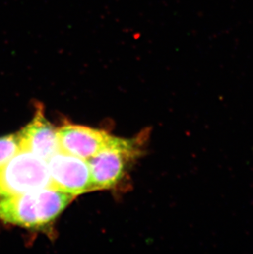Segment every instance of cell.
Here are the masks:
<instances>
[{
    "label": "cell",
    "instance_id": "obj_7",
    "mask_svg": "<svg viewBox=\"0 0 253 254\" xmlns=\"http://www.w3.org/2000/svg\"><path fill=\"white\" fill-rule=\"evenodd\" d=\"M21 150L22 148L17 133L0 137V167L7 163Z\"/></svg>",
    "mask_w": 253,
    "mask_h": 254
},
{
    "label": "cell",
    "instance_id": "obj_1",
    "mask_svg": "<svg viewBox=\"0 0 253 254\" xmlns=\"http://www.w3.org/2000/svg\"><path fill=\"white\" fill-rule=\"evenodd\" d=\"M76 196L52 187L0 199V221L40 229L55 221Z\"/></svg>",
    "mask_w": 253,
    "mask_h": 254
},
{
    "label": "cell",
    "instance_id": "obj_3",
    "mask_svg": "<svg viewBox=\"0 0 253 254\" xmlns=\"http://www.w3.org/2000/svg\"><path fill=\"white\" fill-rule=\"evenodd\" d=\"M137 140L113 137L107 146L87 160L91 169L94 190H109L125 176L127 164L138 156Z\"/></svg>",
    "mask_w": 253,
    "mask_h": 254
},
{
    "label": "cell",
    "instance_id": "obj_5",
    "mask_svg": "<svg viewBox=\"0 0 253 254\" xmlns=\"http://www.w3.org/2000/svg\"><path fill=\"white\" fill-rule=\"evenodd\" d=\"M113 137L104 130L82 125L67 124L58 128L60 151L86 161L107 146Z\"/></svg>",
    "mask_w": 253,
    "mask_h": 254
},
{
    "label": "cell",
    "instance_id": "obj_4",
    "mask_svg": "<svg viewBox=\"0 0 253 254\" xmlns=\"http://www.w3.org/2000/svg\"><path fill=\"white\" fill-rule=\"evenodd\" d=\"M46 162L51 187L76 197L94 191L91 169L86 160L60 151Z\"/></svg>",
    "mask_w": 253,
    "mask_h": 254
},
{
    "label": "cell",
    "instance_id": "obj_6",
    "mask_svg": "<svg viewBox=\"0 0 253 254\" xmlns=\"http://www.w3.org/2000/svg\"><path fill=\"white\" fill-rule=\"evenodd\" d=\"M21 148L47 161L60 151L58 129L46 119L43 109H37L35 116L18 133Z\"/></svg>",
    "mask_w": 253,
    "mask_h": 254
},
{
    "label": "cell",
    "instance_id": "obj_2",
    "mask_svg": "<svg viewBox=\"0 0 253 254\" xmlns=\"http://www.w3.org/2000/svg\"><path fill=\"white\" fill-rule=\"evenodd\" d=\"M51 187L47 162L21 150L0 167V199Z\"/></svg>",
    "mask_w": 253,
    "mask_h": 254
}]
</instances>
